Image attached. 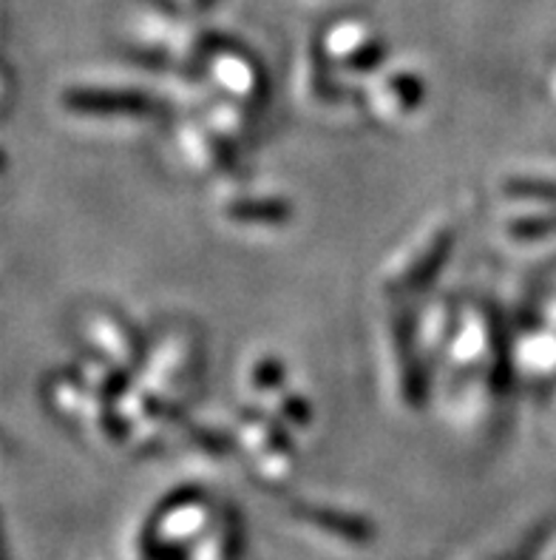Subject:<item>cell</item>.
<instances>
[{
    "instance_id": "obj_1",
    "label": "cell",
    "mask_w": 556,
    "mask_h": 560,
    "mask_svg": "<svg viewBox=\"0 0 556 560\" xmlns=\"http://www.w3.org/2000/svg\"><path fill=\"white\" fill-rule=\"evenodd\" d=\"M514 191L525 194V197H551L556 202V185H514Z\"/></svg>"
}]
</instances>
